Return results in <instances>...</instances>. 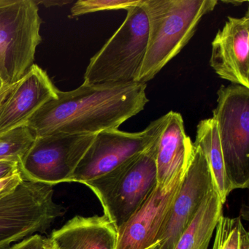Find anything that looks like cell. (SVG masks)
<instances>
[{"instance_id": "ffe728a7", "label": "cell", "mask_w": 249, "mask_h": 249, "mask_svg": "<svg viewBox=\"0 0 249 249\" xmlns=\"http://www.w3.org/2000/svg\"><path fill=\"white\" fill-rule=\"evenodd\" d=\"M141 0H79L71 9L72 17L100 11L127 10L141 3Z\"/></svg>"}, {"instance_id": "83f0119b", "label": "cell", "mask_w": 249, "mask_h": 249, "mask_svg": "<svg viewBox=\"0 0 249 249\" xmlns=\"http://www.w3.org/2000/svg\"><path fill=\"white\" fill-rule=\"evenodd\" d=\"M6 85L5 82H4L3 80H2V77L0 75V89L2 88L4 86Z\"/></svg>"}, {"instance_id": "5bb4252c", "label": "cell", "mask_w": 249, "mask_h": 249, "mask_svg": "<svg viewBox=\"0 0 249 249\" xmlns=\"http://www.w3.org/2000/svg\"><path fill=\"white\" fill-rule=\"evenodd\" d=\"M118 230L106 215H77L52 232L54 249H115Z\"/></svg>"}, {"instance_id": "9c48e42d", "label": "cell", "mask_w": 249, "mask_h": 249, "mask_svg": "<svg viewBox=\"0 0 249 249\" xmlns=\"http://www.w3.org/2000/svg\"><path fill=\"white\" fill-rule=\"evenodd\" d=\"M95 135L36 137L18 163L21 175L25 180L52 186L69 182Z\"/></svg>"}, {"instance_id": "2e32d148", "label": "cell", "mask_w": 249, "mask_h": 249, "mask_svg": "<svg viewBox=\"0 0 249 249\" xmlns=\"http://www.w3.org/2000/svg\"><path fill=\"white\" fill-rule=\"evenodd\" d=\"M223 205L214 188L201 202L174 249H208L214 230L223 215Z\"/></svg>"}, {"instance_id": "277c9868", "label": "cell", "mask_w": 249, "mask_h": 249, "mask_svg": "<svg viewBox=\"0 0 249 249\" xmlns=\"http://www.w3.org/2000/svg\"><path fill=\"white\" fill-rule=\"evenodd\" d=\"M141 2L126 11L120 27L91 58L83 84L138 82L148 39V18Z\"/></svg>"}, {"instance_id": "ba28073f", "label": "cell", "mask_w": 249, "mask_h": 249, "mask_svg": "<svg viewBox=\"0 0 249 249\" xmlns=\"http://www.w3.org/2000/svg\"><path fill=\"white\" fill-rule=\"evenodd\" d=\"M169 117L170 113H167L150 123L141 132H126L110 129L97 134L69 182L84 184L109 173L129 159L141 154L160 138Z\"/></svg>"}, {"instance_id": "4316f807", "label": "cell", "mask_w": 249, "mask_h": 249, "mask_svg": "<svg viewBox=\"0 0 249 249\" xmlns=\"http://www.w3.org/2000/svg\"><path fill=\"white\" fill-rule=\"evenodd\" d=\"M159 247V241L157 242L155 244L152 245V246H150V247L147 248L145 249H158Z\"/></svg>"}, {"instance_id": "6da1fadb", "label": "cell", "mask_w": 249, "mask_h": 249, "mask_svg": "<svg viewBox=\"0 0 249 249\" xmlns=\"http://www.w3.org/2000/svg\"><path fill=\"white\" fill-rule=\"evenodd\" d=\"M146 84L87 85L59 90L56 100L41 107L27 122L35 137L53 135H95L118 129L144 110L149 102Z\"/></svg>"}, {"instance_id": "cb8c5ba5", "label": "cell", "mask_w": 249, "mask_h": 249, "mask_svg": "<svg viewBox=\"0 0 249 249\" xmlns=\"http://www.w3.org/2000/svg\"><path fill=\"white\" fill-rule=\"evenodd\" d=\"M18 83V82H17ZM17 83L13 84H6L2 88L0 89V107L3 104L4 102L8 98L13 90L17 86Z\"/></svg>"}, {"instance_id": "3957f363", "label": "cell", "mask_w": 249, "mask_h": 249, "mask_svg": "<svg viewBox=\"0 0 249 249\" xmlns=\"http://www.w3.org/2000/svg\"><path fill=\"white\" fill-rule=\"evenodd\" d=\"M159 138L141 154L109 173L84 183L95 194L104 209V215L117 230L129 221L157 186Z\"/></svg>"}, {"instance_id": "8fae6325", "label": "cell", "mask_w": 249, "mask_h": 249, "mask_svg": "<svg viewBox=\"0 0 249 249\" xmlns=\"http://www.w3.org/2000/svg\"><path fill=\"white\" fill-rule=\"evenodd\" d=\"M186 167L165 187H154L139 209L118 230L115 249H145L158 242L157 235L177 196Z\"/></svg>"}, {"instance_id": "603a6c76", "label": "cell", "mask_w": 249, "mask_h": 249, "mask_svg": "<svg viewBox=\"0 0 249 249\" xmlns=\"http://www.w3.org/2000/svg\"><path fill=\"white\" fill-rule=\"evenodd\" d=\"M20 171L19 164L14 161H0V180Z\"/></svg>"}, {"instance_id": "52a82bcc", "label": "cell", "mask_w": 249, "mask_h": 249, "mask_svg": "<svg viewBox=\"0 0 249 249\" xmlns=\"http://www.w3.org/2000/svg\"><path fill=\"white\" fill-rule=\"evenodd\" d=\"M53 193L51 185L24 179L14 192L0 198V249L46 231L63 215Z\"/></svg>"}, {"instance_id": "d6986e66", "label": "cell", "mask_w": 249, "mask_h": 249, "mask_svg": "<svg viewBox=\"0 0 249 249\" xmlns=\"http://www.w3.org/2000/svg\"><path fill=\"white\" fill-rule=\"evenodd\" d=\"M35 138L34 134L27 125L0 134V161L19 163L30 149Z\"/></svg>"}, {"instance_id": "9a60e30c", "label": "cell", "mask_w": 249, "mask_h": 249, "mask_svg": "<svg viewBox=\"0 0 249 249\" xmlns=\"http://www.w3.org/2000/svg\"><path fill=\"white\" fill-rule=\"evenodd\" d=\"M170 117L157 144V185L164 188L176 175L184 168L187 162L192 140L185 132L181 114L170 111Z\"/></svg>"}, {"instance_id": "d4e9b609", "label": "cell", "mask_w": 249, "mask_h": 249, "mask_svg": "<svg viewBox=\"0 0 249 249\" xmlns=\"http://www.w3.org/2000/svg\"><path fill=\"white\" fill-rule=\"evenodd\" d=\"M44 249H54V248H53V246H52V243H51L49 238H48L47 243H46Z\"/></svg>"}, {"instance_id": "e0dca14e", "label": "cell", "mask_w": 249, "mask_h": 249, "mask_svg": "<svg viewBox=\"0 0 249 249\" xmlns=\"http://www.w3.org/2000/svg\"><path fill=\"white\" fill-rule=\"evenodd\" d=\"M193 143L199 147L205 156L214 186L221 202L225 203L229 195L233 190L226 173L216 122L213 118L204 119L199 122L196 128V138Z\"/></svg>"}, {"instance_id": "7402d4cb", "label": "cell", "mask_w": 249, "mask_h": 249, "mask_svg": "<svg viewBox=\"0 0 249 249\" xmlns=\"http://www.w3.org/2000/svg\"><path fill=\"white\" fill-rule=\"evenodd\" d=\"M47 240L40 234H33L8 249H44Z\"/></svg>"}, {"instance_id": "ac0fdd59", "label": "cell", "mask_w": 249, "mask_h": 249, "mask_svg": "<svg viewBox=\"0 0 249 249\" xmlns=\"http://www.w3.org/2000/svg\"><path fill=\"white\" fill-rule=\"evenodd\" d=\"M213 249H249V234L240 217H220Z\"/></svg>"}, {"instance_id": "4fadbf2b", "label": "cell", "mask_w": 249, "mask_h": 249, "mask_svg": "<svg viewBox=\"0 0 249 249\" xmlns=\"http://www.w3.org/2000/svg\"><path fill=\"white\" fill-rule=\"evenodd\" d=\"M58 91L47 72L35 64L0 107V134L27 125L43 106L57 98Z\"/></svg>"}, {"instance_id": "44dd1931", "label": "cell", "mask_w": 249, "mask_h": 249, "mask_svg": "<svg viewBox=\"0 0 249 249\" xmlns=\"http://www.w3.org/2000/svg\"><path fill=\"white\" fill-rule=\"evenodd\" d=\"M24 180L21 172L18 171L8 177L0 180V198L14 192Z\"/></svg>"}, {"instance_id": "5b68a950", "label": "cell", "mask_w": 249, "mask_h": 249, "mask_svg": "<svg viewBox=\"0 0 249 249\" xmlns=\"http://www.w3.org/2000/svg\"><path fill=\"white\" fill-rule=\"evenodd\" d=\"M42 20L35 0H0V75L18 82L35 65Z\"/></svg>"}, {"instance_id": "484cf974", "label": "cell", "mask_w": 249, "mask_h": 249, "mask_svg": "<svg viewBox=\"0 0 249 249\" xmlns=\"http://www.w3.org/2000/svg\"><path fill=\"white\" fill-rule=\"evenodd\" d=\"M223 2H227V3L235 4L236 5H240V4L243 3L244 1H223Z\"/></svg>"}, {"instance_id": "30bf717a", "label": "cell", "mask_w": 249, "mask_h": 249, "mask_svg": "<svg viewBox=\"0 0 249 249\" xmlns=\"http://www.w3.org/2000/svg\"><path fill=\"white\" fill-rule=\"evenodd\" d=\"M214 188L205 156L192 142L180 189L157 235L158 249H175L201 202Z\"/></svg>"}, {"instance_id": "7a4b0ae2", "label": "cell", "mask_w": 249, "mask_h": 249, "mask_svg": "<svg viewBox=\"0 0 249 249\" xmlns=\"http://www.w3.org/2000/svg\"><path fill=\"white\" fill-rule=\"evenodd\" d=\"M217 3V0H142L148 39L138 82L146 84L176 57Z\"/></svg>"}, {"instance_id": "8992f818", "label": "cell", "mask_w": 249, "mask_h": 249, "mask_svg": "<svg viewBox=\"0 0 249 249\" xmlns=\"http://www.w3.org/2000/svg\"><path fill=\"white\" fill-rule=\"evenodd\" d=\"M213 111L227 178L232 190L249 186V89L221 86Z\"/></svg>"}, {"instance_id": "7c38bea8", "label": "cell", "mask_w": 249, "mask_h": 249, "mask_svg": "<svg viewBox=\"0 0 249 249\" xmlns=\"http://www.w3.org/2000/svg\"><path fill=\"white\" fill-rule=\"evenodd\" d=\"M210 65L220 78L249 89V11L228 17L212 42Z\"/></svg>"}]
</instances>
